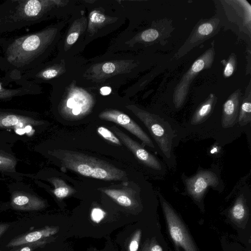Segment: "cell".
<instances>
[{
	"label": "cell",
	"mask_w": 251,
	"mask_h": 251,
	"mask_svg": "<svg viewBox=\"0 0 251 251\" xmlns=\"http://www.w3.org/2000/svg\"><path fill=\"white\" fill-rule=\"evenodd\" d=\"M251 120V91L246 95L239 107L238 123L241 126L250 123Z\"/></svg>",
	"instance_id": "obj_17"
},
{
	"label": "cell",
	"mask_w": 251,
	"mask_h": 251,
	"mask_svg": "<svg viewBox=\"0 0 251 251\" xmlns=\"http://www.w3.org/2000/svg\"><path fill=\"white\" fill-rule=\"evenodd\" d=\"M115 70V65L110 62L105 63L102 66L103 71L107 74L113 73Z\"/></svg>",
	"instance_id": "obj_27"
},
{
	"label": "cell",
	"mask_w": 251,
	"mask_h": 251,
	"mask_svg": "<svg viewBox=\"0 0 251 251\" xmlns=\"http://www.w3.org/2000/svg\"><path fill=\"white\" fill-rule=\"evenodd\" d=\"M159 198L168 231L174 243L184 251H199L179 216L161 195Z\"/></svg>",
	"instance_id": "obj_5"
},
{
	"label": "cell",
	"mask_w": 251,
	"mask_h": 251,
	"mask_svg": "<svg viewBox=\"0 0 251 251\" xmlns=\"http://www.w3.org/2000/svg\"><path fill=\"white\" fill-rule=\"evenodd\" d=\"M49 3L40 0H9L0 4V33L33 25L47 16Z\"/></svg>",
	"instance_id": "obj_1"
},
{
	"label": "cell",
	"mask_w": 251,
	"mask_h": 251,
	"mask_svg": "<svg viewBox=\"0 0 251 251\" xmlns=\"http://www.w3.org/2000/svg\"><path fill=\"white\" fill-rule=\"evenodd\" d=\"M101 191L122 206L131 207L134 204L133 199L125 191L112 189H104Z\"/></svg>",
	"instance_id": "obj_16"
},
{
	"label": "cell",
	"mask_w": 251,
	"mask_h": 251,
	"mask_svg": "<svg viewBox=\"0 0 251 251\" xmlns=\"http://www.w3.org/2000/svg\"><path fill=\"white\" fill-rule=\"evenodd\" d=\"M161 34L157 29L155 28H150L143 31L141 34L142 39L147 42H153L159 38Z\"/></svg>",
	"instance_id": "obj_24"
},
{
	"label": "cell",
	"mask_w": 251,
	"mask_h": 251,
	"mask_svg": "<svg viewBox=\"0 0 251 251\" xmlns=\"http://www.w3.org/2000/svg\"><path fill=\"white\" fill-rule=\"evenodd\" d=\"M220 19L216 17L200 21L175 54L176 58L181 57L196 46L216 35L220 30Z\"/></svg>",
	"instance_id": "obj_6"
},
{
	"label": "cell",
	"mask_w": 251,
	"mask_h": 251,
	"mask_svg": "<svg viewBox=\"0 0 251 251\" xmlns=\"http://www.w3.org/2000/svg\"><path fill=\"white\" fill-rule=\"evenodd\" d=\"M72 192V190L62 180L59 181L58 184H56L53 191L55 196L59 199L65 198Z\"/></svg>",
	"instance_id": "obj_22"
},
{
	"label": "cell",
	"mask_w": 251,
	"mask_h": 251,
	"mask_svg": "<svg viewBox=\"0 0 251 251\" xmlns=\"http://www.w3.org/2000/svg\"><path fill=\"white\" fill-rule=\"evenodd\" d=\"M58 226H46L41 229L20 235L12 239L6 245L8 248H14L20 245L36 242L47 238L57 233Z\"/></svg>",
	"instance_id": "obj_12"
},
{
	"label": "cell",
	"mask_w": 251,
	"mask_h": 251,
	"mask_svg": "<svg viewBox=\"0 0 251 251\" xmlns=\"http://www.w3.org/2000/svg\"><path fill=\"white\" fill-rule=\"evenodd\" d=\"M219 183V179L216 175L208 170L201 171L185 180L188 194L198 201L201 200L208 187H216Z\"/></svg>",
	"instance_id": "obj_7"
},
{
	"label": "cell",
	"mask_w": 251,
	"mask_h": 251,
	"mask_svg": "<svg viewBox=\"0 0 251 251\" xmlns=\"http://www.w3.org/2000/svg\"><path fill=\"white\" fill-rule=\"evenodd\" d=\"M10 83L3 77L0 78V100H9L15 97L35 95L40 92L38 84L27 80L22 85L14 88L7 87Z\"/></svg>",
	"instance_id": "obj_10"
},
{
	"label": "cell",
	"mask_w": 251,
	"mask_h": 251,
	"mask_svg": "<svg viewBox=\"0 0 251 251\" xmlns=\"http://www.w3.org/2000/svg\"><path fill=\"white\" fill-rule=\"evenodd\" d=\"M10 226V225L8 223L0 224V238L7 230Z\"/></svg>",
	"instance_id": "obj_30"
},
{
	"label": "cell",
	"mask_w": 251,
	"mask_h": 251,
	"mask_svg": "<svg viewBox=\"0 0 251 251\" xmlns=\"http://www.w3.org/2000/svg\"><path fill=\"white\" fill-rule=\"evenodd\" d=\"M217 151V148H216L215 147H213V149L211 151V152L212 153H214V152H216Z\"/></svg>",
	"instance_id": "obj_35"
},
{
	"label": "cell",
	"mask_w": 251,
	"mask_h": 251,
	"mask_svg": "<svg viewBox=\"0 0 251 251\" xmlns=\"http://www.w3.org/2000/svg\"><path fill=\"white\" fill-rule=\"evenodd\" d=\"M214 45L206 50L193 62L187 72L183 75L176 85L173 96L174 104L176 108L183 104L188 94L190 84L199 74L211 67L215 58Z\"/></svg>",
	"instance_id": "obj_3"
},
{
	"label": "cell",
	"mask_w": 251,
	"mask_h": 251,
	"mask_svg": "<svg viewBox=\"0 0 251 251\" xmlns=\"http://www.w3.org/2000/svg\"><path fill=\"white\" fill-rule=\"evenodd\" d=\"M216 101V96L213 93L210 94L196 109L192 117L191 124L196 125L205 119L211 113Z\"/></svg>",
	"instance_id": "obj_14"
},
{
	"label": "cell",
	"mask_w": 251,
	"mask_h": 251,
	"mask_svg": "<svg viewBox=\"0 0 251 251\" xmlns=\"http://www.w3.org/2000/svg\"><path fill=\"white\" fill-rule=\"evenodd\" d=\"M16 132L19 135H23L25 133L24 128H18L16 129Z\"/></svg>",
	"instance_id": "obj_33"
},
{
	"label": "cell",
	"mask_w": 251,
	"mask_h": 251,
	"mask_svg": "<svg viewBox=\"0 0 251 251\" xmlns=\"http://www.w3.org/2000/svg\"><path fill=\"white\" fill-rule=\"evenodd\" d=\"M111 128L118 138L140 162L153 169L161 170V165L154 155L149 152L143 147L127 135L118 127L113 126Z\"/></svg>",
	"instance_id": "obj_9"
},
{
	"label": "cell",
	"mask_w": 251,
	"mask_h": 251,
	"mask_svg": "<svg viewBox=\"0 0 251 251\" xmlns=\"http://www.w3.org/2000/svg\"><path fill=\"white\" fill-rule=\"evenodd\" d=\"M105 213L101 209L94 208L91 212V219L96 223H99L104 217Z\"/></svg>",
	"instance_id": "obj_26"
},
{
	"label": "cell",
	"mask_w": 251,
	"mask_h": 251,
	"mask_svg": "<svg viewBox=\"0 0 251 251\" xmlns=\"http://www.w3.org/2000/svg\"><path fill=\"white\" fill-rule=\"evenodd\" d=\"M248 210L244 196L241 195L236 200L229 211L231 219L236 223H241L248 216Z\"/></svg>",
	"instance_id": "obj_15"
},
{
	"label": "cell",
	"mask_w": 251,
	"mask_h": 251,
	"mask_svg": "<svg viewBox=\"0 0 251 251\" xmlns=\"http://www.w3.org/2000/svg\"><path fill=\"white\" fill-rule=\"evenodd\" d=\"M105 17L99 13H94L91 17V20L94 23H102L105 20Z\"/></svg>",
	"instance_id": "obj_28"
},
{
	"label": "cell",
	"mask_w": 251,
	"mask_h": 251,
	"mask_svg": "<svg viewBox=\"0 0 251 251\" xmlns=\"http://www.w3.org/2000/svg\"><path fill=\"white\" fill-rule=\"evenodd\" d=\"M78 37V34L77 32H74L70 34L67 37V43L69 44H73L76 41Z\"/></svg>",
	"instance_id": "obj_29"
},
{
	"label": "cell",
	"mask_w": 251,
	"mask_h": 251,
	"mask_svg": "<svg viewBox=\"0 0 251 251\" xmlns=\"http://www.w3.org/2000/svg\"><path fill=\"white\" fill-rule=\"evenodd\" d=\"M141 251H163L155 238L147 239L144 243Z\"/></svg>",
	"instance_id": "obj_25"
},
{
	"label": "cell",
	"mask_w": 251,
	"mask_h": 251,
	"mask_svg": "<svg viewBox=\"0 0 251 251\" xmlns=\"http://www.w3.org/2000/svg\"><path fill=\"white\" fill-rule=\"evenodd\" d=\"M75 101L73 98H70L69 99H68L66 103L67 107L68 108L71 109L72 110L75 106Z\"/></svg>",
	"instance_id": "obj_31"
},
{
	"label": "cell",
	"mask_w": 251,
	"mask_h": 251,
	"mask_svg": "<svg viewBox=\"0 0 251 251\" xmlns=\"http://www.w3.org/2000/svg\"><path fill=\"white\" fill-rule=\"evenodd\" d=\"M11 204L15 209L23 210H37L45 206L44 202L40 199L24 195L14 196Z\"/></svg>",
	"instance_id": "obj_13"
},
{
	"label": "cell",
	"mask_w": 251,
	"mask_h": 251,
	"mask_svg": "<svg viewBox=\"0 0 251 251\" xmlns=\"http://www.w3.org/2000/svg\"><path fill=\"white\" fill-rule=\"evenodd\" d=\"M100 90L102 95H107L111 93V89L109 87L105 86L102 87Z\"/></svg>",
	"instance_id": "obj_32"
},
{
	"label": "cell",
	"mask_w": 251,
	"mask_h": 251,
	"mask_svg": "<svg viewBox=\"0 0 251 251\" xmlns=\"http://www.w3.org/2000/svg\"><path fill=\"white\" fill-rule=\"evenodd\" d=\"M221 62L224 65L223 75L225 77L231 76L236 71L237 67V57L235 53H232L226 61L223 60Z\"/></svg>",
	"instance_id": "obj_19"
},
{
	"label": "cell",
	"mask_w": 251,
	"mask_h": 251,
	"mask_svg": "<svg viewBox=\"0 0 251 251\" xmlns=\"http://www.w3.org/2000/svg\"><path fill=\"white\" fill-rule=\"evenodd\" d=\"M137 117L144 124L155 141L164 157H171L173 134L158 116L139 109L132 110Z\"/></svg>",
	"instance_id": "obj_4"
},
{
	"label": "cell",
	"mask_w": 251,
	"mask_h": 251,
	"mask_svg": "<svg viewBox=\"0 0 251 251\" xmlns=\"http://www.w3.org/2000/svg\"><path fill=\"white\" fill-rule=\"evenodd\" d=\"M97 132L102 137L110 142L118 145H122L119 139L107 128L99 126L97 128Z\"/></svg>",
	"instance_id": "obj_21"
},
{
	"label": "cell",
	"mask_w": 251,
	"mask_h": 251,
	"mask_svg": "<svg viewBox=\"0 0 251 251\" xmlns=\"http://www.w3.org/2000/svg\"><path fill=\"white\" fill-rule=\"evenodd\" d=\"M1 50H0V56H1Z\"/></svg>",
	"instance_id": "obj_36"
},
{
	"label": "cell",
	"mask_w": 251,
	"mask_h": 251,
	"mask_svg": "<svg viewBox=\"0 0 251 251\" xmlns=\"http://www.w3.org/2000/svg\"><path fill=\"white\" fill-rule=\"evenodd\" d=\"M142 235V231L137 229L132 234L129 241L127 251H137Z\"/></svg>",
	"instance_id": "obj_23"
},
{
	"label": "cell",
	"mask_w": 251,
	"mask_h": 251,
	"mask_svg": "<svg viewBox=\"0 0 251 251\" xmlns=\"http://www.w3.org/2000/svg\"><path fill=\"white\" fill-rule=\"evenodd\" d=\"M241 94L240 89L236 90L224 103L222 118L224 127H230L234 125L239 113Z\"/></svg>",
	"instance_id": "obj_11"
},
{
	"label": "cell",
	"mask_w": 251,
	"mask_h": 251,
	"mask_svg": "<svg viewBox=\"0 0 251 251\" xmlns=\"http://www.w3.org/2000/svg\"><path fill=\"white\" fill-rule=\"evenodd\" d=\"M25 118L21 115L10 113L0 112V123L2 126H11L18 125Z\"/></svg>",
	"instance_id": "obj_18"
},
{
	"label": "cell",
	"mask_w": 251,
	"mask_h": 251,
	"mask_svg": "<svg viewBox=\"0 0 251 251\" xmlns=\"http://www.w3.org/2000/svg\"><path fill=\"white\" fill-rule=\"evenodd\" d=\"M99 117L102 120L119 125L139 138L145 145L154 148L150 137L136 122L126 114L116 110H110L101 113Z\"/></svg>",
	"instance_id": "obj_8"
},
{
	"label": "cell",
	"mask_w": 251,
	"mask_h": 251,
	"mask_svg": "<svg viewBox=\"0 0 251 251\" xmlns=\"http://www.w3.org/2000/svg\"><path fill=\"white\" fill-rule=\"evenodd\" d=\"M1 164V160L0 159V166Z\"/></svg>",
	"instance_id": "obj_37"
},
{
	"label": "cell",
	"mask_w": 251,
	"mask_h": 251,
	"mask_svg": "<svg viewBox=\"0 0 251 251\" xmlns=\"http://www.w3.org/2000/svg\"><path fill=\"white\" fill-rule=\"evenodd\" d=\"M57 156L63 166L84 176L105 180L127 178L124 171L93 156L67 150L57 151Z\"/></svg>",
	"instance_id": "obj_2"
},
{
	"label": "cell",
	"mask_w": 251,
	"mask_h": 251,
	"mask_svg": "<svg viewBox=\"0 0 251 251\" xmlns=\"http://www.w3.org/2000/svg\"><path fill=\"white\" fill-rule=\"evenodd\" d=\"M25 132L26 133H29L31 131L32 127L30 126L27 125L24 128Z\"/></svg>",
	"instance_id": "obj_34"
},
{
	"label": "cell",
	"mask_w": 251,
	"mask_h": 251,
	"mask_svg": "<svg viewBox=\"0 0 251 251\" xmlns=\"http://www.w3.org/2000/svg\"><path fill=\"white\" fill-rule=\"evenodd\" d=\"M47 242V238L36 242L26 243L17 247L10 251H33L34 250L44 246Z\"/></svg>",
	"instance_id": "obj_20"
}]
</instances>
